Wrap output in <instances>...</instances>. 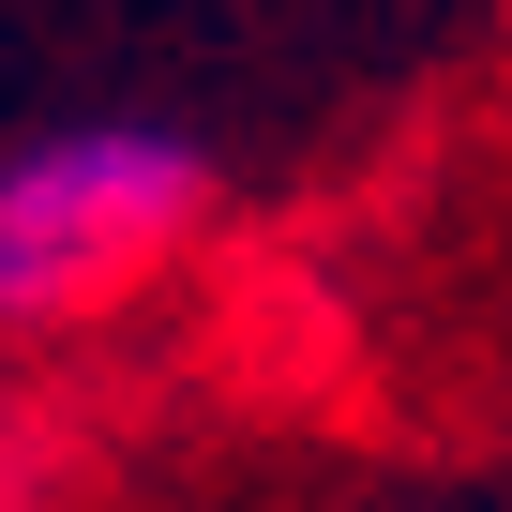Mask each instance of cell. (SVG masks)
<instances>
[{
  "label": "cell",
  "instance_id": "1",
  "mask_svg": "<svg viewBox=\"0 0 512 512\" xmlns=\"http://www.w3.org/2000/svg\"><path fill=\"white\" fill-rule=\"evenodd\" d=\"M181 226H196V151L46 136L31 166H0V317H76V302L136 287Z\"/></svg>",
  "mask_w": 512,
  "mask_h": 512
}]
</instances>
